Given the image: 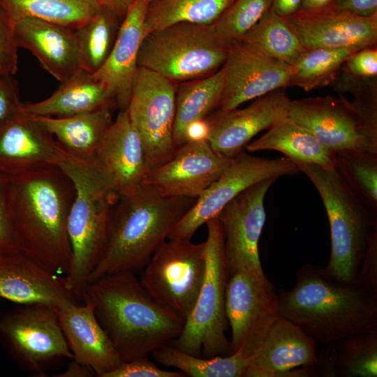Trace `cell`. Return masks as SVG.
<instances>
[{"label": "cell", "instance_id": "1", "mask_svg": "<svg viewBox=\"0 0 377 377\" xmlns=\"http://www.w3.org/2000/svg\"><path fill=\"white\" fill-rule=\"evenodd\" d=\"M9 179L20 251L50 272L65 276L72 254L68 223L75 197L73 182L57 165Z\"/></svg>", "mask_w": 377, "mask_h": 377}, {"label": "cell", "instance_id": "2", "mask_svg": "<svg viewBox=\"0 0 377 377\" xmlns=\"http://www.w3.org/2000/svg\"><path fill=\"white\" fill-rule=\"evenodd\" d=\"M89 301L123 362L148 357L181 334L185 320L157 302L133 272L103 276L87 283Z\"/></svg>", "mask_w": 377, "mask_h": 377}, {"label": "cell", "instance_id": "3", "mask_svg": "<svg viewBox=\"0 0 377 377\" xmlns=\"http://www.w3.org/2000/svg\"><path fill=\"white\" fill-rule=\"evenodd\" d=\"M195 200L168 197L142 184L118 193L105 241L88 283L103 276L142 270Z\"/></svg>", "mask_w": 377, "mask_h": 377}, {"label": "cell", "instance_id": "4", "mask_svg": "<svg viewBox=\"0 0 377 377\" xmlns=\"http://www.w3.org/2000/svg\"><path fill=\"white\" fill-rule=\"evenodd\" d=\"M277 295L281 316L320 345L377 326V294L338 282L318 265L304 264L293 288Z\"/></svg>", "mask_w": 377, "mask_h": 377}, {"label": "cell", "instance_id": "5", "mask_svg": "<svg viewBox=\"0 0 377 377\" xmlns=\"http://www.w3.org/2000/svg\"><path fill=\"white\" fill-rule=\"evenodd\" d=\"M56 165L75 188L68 223L72 254L65 279L68 289L83 302L89 277L102 251L110 209L119 192L96 156L80 158L63 149Z\"/></svg>", "mask_w": 377, "mask_h": 377}, {"label": "cell", "instance_id": "6", "mask_svg": "<svg viewBox=\"0 0 377 377\" xmlns=\"http://www.w3.org/2000/svg\"><path fill=\"white\" fill-rule=\"evenodd\" d=\"M296 165L315 186L327 215L331 249L323 267L326 274L338 282L356 284L361 260L377 233V217L357 200L334 170L309 163Z\"/></svg>", "mask_w": 377, "mask_h": 377}, {"label": "cell", "instance_id": "7", "mask_svg": "<svg viewBox=\"0 0 377 377\" xmlns=\"http://www.w3.org/2000/svg\"><path fill=\"white\" fill-rule=\"evenodd\" d=\"M229 47L214 24L178 22L145 36L138 65L174 82H185L219 70Z\"/></svg>", "mask_w": 377, "mask_h": 377}, {"label": "cell", "instance_id": "8", "mask_svg": "<svg viewBox=\"0 0 377 377\" xmlns=\"http://www.w3.org/2000/svg\"><path fill=\"white\" fill-rule=\"evenodd\" d=\"M205 272L195 304L180 335L170 345L195 356L229 355L226 290L229 278L223 236L217 217L206 223Z\"/></svg>", "mask_w": 377, "mask_h": 377}, {"label": "cell", "instance_id": "9", "mask_svg": "<svg viewBox=\"0 0 377 377\" xmlns=\"http://www.w3.org/2000/svg\"><path fill=\"white\" fill-rule=\"evenodd\" d=\"M0 343L22 370L36 376L73 358L56 308L43 303L17 304L3 312Z\"/></svg>", "mask_w": 377, "mask_h": 377}, {"label": "cell", "instance_id": "10", "mask_svg": "<svg viewBox=\"0 0 377 377\" xmlns=\"http://www.w3.org/2000/svg\"><path fill=\"white\" fill-rule=\"evenodd\" d=\"M205 265V242L168 239L142 268L139 280L157 302L186 320L200 293Z\"/></svg>", "mask_w": 377, "mask_h": 377}, {"label": "cell", "instance_id": "11", "mask_svg": "<svg viewBox=\"0 0 377 377\" xmlns=\"http://www.w3.org/2000/svg\"><path fill=\"white\" fill-rule=\"evenodd\" d=\"M226 313L231 329L229 355L240 352L251 359L281 317L277 291L264 272L242 270L229 276Z\"/></svg>", "mask_w": 377, "mask_h": 377}, {"label": "cell", "instance_id": "12", "mask_svg": "<svg viewBox=\"0 0 377 377\" xmlns=\"http://www.w3.org/2000/svg\"><path fill=\"white\" fill-rule=\"evenodd\" d=\"M176 89L174 82L138 67L126 109L142 142L149 172L177 149L173 139Z\"/></svg>", "mask_w": 377, "mask_h": 377}, {"label": "cell", "instance_id": "13", "mask_svg": "<svg viewBox=\"0 0 377 377\" xmlns=\"http://www.w3.org/2000/svg\"><path fill=\"white\" fill-rule=\"evenodd\" d=\"M300 172L296 164L283 156L262 158L246 150L232 158L222 175L195 200L170 232L168 239H188L240 193L261 181Z\"/></svg>", "mask_w": 377, "mask_h": 377}, {"label": "cell", "instance_id": "14", "mask_svg": "<svg viewBox=\"0 0 377 377\" xmlns=\"http://www.w3.org/2000/svg\"><path fill=\"white\" fill-rule=\"evenodd\" d=\"M288 117L335 152L359 150L377 153V135L366 127L351 102L343 97L290 100Z\"/></svg>", "mask_w": 377, "mask_h": 377}, {"label": "cell", "instance_id": "15", "mask_svg": "<svg viewBox=\"0 0 377 377\" xmlns=\"http://www.w3.org/2000/svg\"><path fill=\"white\" fill-rule=\"evenodd\" d=\"M276 179H265L249 187L227 204L216 216L223 236L229 276L242 270L264 272L258 249L266 219L264 202L267 191Z\"/></svg>", "mask_w": 377, "mask_h": 377}, {"label": "cell", "instance_id": "16", "mask_svg": "<svg viewBox=\"0 0 377 377\" xmlns=\"http://www.w3.org/2000/svg\"><path fill=\"white\" fill-rule=\"evenodd\" d=\"M223 91L216 108L229 110L271 91L288 87L293 66L238 41L230 45L223 65Z\"/></svg>", "mask_w": 377, "mask_h": 377}, {"label": "cell", "instance_id": "17", "mask_svg": "<svg viewBox=\"0 0 377 377\" xmlns=\"http://www.w3.org/2000/svg\"><path fill=\"white\" fill-rule=\"evenodd\" d=\"M232 159L216 153L207 141L186 142L170 160L149 172L143 184L164 196L196 200Z\"/></svg>", "mask_w": 377, "mask_h": 377}, {"label": "cell", "instance_id": "18", "mask_svg": "<svg viewBox=\"0 0 377 377\" xmlns=\"http://www.w3.org/2000/svg\"><path fill=\"white\" fill-rule=\"evenodd\" d=\"M284 89L255 98L244 108L217 110L207 117L210 124L207 142L211 147L221 156L234 158L258 133L288 117L290 99Z\"/></svg>", "mask_w": 377, "mask_h": 377}, {"label": "cell", "instance_id": "19", "mask_svg": "<svg viewBox=\"0 0 377 377\" xmlns=\"http://www.w3.org/2000/svg\"><path fill=\"white\" fill-rule=\"evenodd\" d=\"M284 19L306 50H357L377 43V15L362 17L328 7L315 11L299 10Z\"/></svg>", "mask_w": 377, "mask_h": 377}, {"label": "cell", "instance_id": "20", "mask_svg": "<svg viewBox=\"0 0 377 377\" xmlns=\"http://www.w3.org/2000/svg\"><path fill=\"white\" fill-rule=\"evenodd\" d=\"M63 148L21 110L0 121V173L8 179L56 165Z\"/></svg>", "mask_w": 377, "mask_h": 377}, {"label": "cell", "instance_id": "21", "mask_svg": "<svg viewBox=\"0 0 377 377\" xmlns=\"http://www.w3.org/2000/svg\"><path fill=\"white\" fill-rule=\"evenodd\" d=\"M0 298L54 308L79 304L65 276L50 272L20 251L0 254Z\"/></svg>", "mask_w": 377, "mask_h": 377}, {"label": "cell", "instance_id": "22", "mask_svg": "<svg viewBox=\"0 0 377 377\" xmlns=\"http://www.w3.org/2000/svg\"><path fill=\"white\" fill-rule=\"evenodd\" d=\"M14 28L18 47L29 50L60 82L82 70L75 29L34 17L20 20Z\"/></svg>", "mask_w": 377, "mask_h": 377}, {"label": "cell", "instance_id": "23", "mask_svg": "<svg viewBox=\"0 0 377 377\" xmlns=\"http://www.w3.org/2000/svg\"><path fill=\"white\" fill-rule=\"evenodd\" d=\"M56 311L73 360L89 367L98 377H105L123 362L89 301Z\"/></svg>", "mask_w": 377, "mask_h": 377}, {"label": "cell", "instance_id": "24", "mask_svg": "<svg viewBox=\"0 0 377 377\" xmlns=\"http://www.w3.org/2000/svg\"><path fill=\"white\" fill-rule=\"evenodd\" d=\"M147 0H136L122 20L105 62L93 75L110 91L121 110L126 109L138 68V56L145 34Z\"/></svg>", "mask_w": 377, "mask_h": 377}, {"label": "cell", "instance_id": "25", "mask_svg": "<svg viewBox=\"0 0 377 377\" xmlns=\"http://www.w3.org/2000/svg\"><path fill=\"white\" fill-rule=\"evenodd\" d=\"M317 343L297 325L281 316L251 357L244 377H285L317 360Z\"/></svg>", "mask_w": 377, "mask_h": 377}, {"label": "cell", "instance_id": "26", "mask_svg": "<svg viewBox=\"0 0 377 377\" xmlns=\"http://www.w3.org/2000/svg\"><path fill=\"white\" fill-rule=\"evenodd\" d=\"M96 156L112 177L119 193L142 185L148 174L144 147L127 109L119 110L106 131Z\"/></svg>", "mask_w": 377, "mask_h": 377}, {"label": "cell", "instance_id": "27", "mask_svg": "<svg viewBox=\"0 0 377 377\" xmlns=\"http://www.w3.org/2000/svg\"><path fill=\"white\" fill-rule=\"evenodd\" d=\"M60 83L51 96L35 103H22L21 110L29 115L61 117L117 108L107 87L84 70Z\"/></svg>", "mask_w": 377, "mask_h": 377}, {"label": "cell", "instance_id": "28", "mask_svg": "<svg viewBox=\"0 0 377 377\" xmlns=\"http://www.w3.org/2000/svg\"><path fill=\"white\" fill-rule=\"evenodd\" d=\"M314 367L317 376L376 377L377 326L320 345Z\"/></svg>", "mask_w": 377, "mask_h": 377}, {"label": "cell", "instance_id": "29", "mask_svg": "<svg viewBox=\"0 0 377 377\" xmlns=\"http://www.w3.org/2000/svg\"><path fill=\"white\" fill-rule=\"evenodd\" d=\"M247 152L272 150L296 163L334 170L336 152L321 144L306 128L288 117L279 121L245 147Z\"/></svg>", "mask_w": 377, "mask_h": 377}, {"label": "cell", "instance_id": "30", "mask_svg": "<svg viewBox=\"0 0 377 377\" xmlns=\"http://www.w3.org/2000/svg\"><path fill=\"white\" fill-rule=\"evenodd\" d=\"M111 108L68 117L31 115L50 133L64 150L77 157L96 156L98 145L112 124Z\"/></svg>", "mask_w": 377, "mask_h": 377}, {"label": "cell", "instance_id": "31", "mask_svg": "<svg viewBox=\"0 0 377 377\" xmlns=\"http://www.w3.org/2000/svg\"><path fill=\"white\" fill-rule=\"evenodd\" d=\"M225 82L224 70L198 79L183 82L176 89L173 139L177 147L184 142V131L191 121L203 119L216 109Z\"/></svg>", "mask_w": 377, "mask_h": 377}, {"label": "cell", "instance_id": "32", "mask_svg": "<svg viewBox=\"0 0 377 377\" xmlns=\"http://www.w3.org/2000/svg\"><path fill=\"white\" fill-rule=\"evenodd\" d=\"M11 22L34 17L77 29L91 18L100 5L96 0H0Z\"/></svg>", "mask_w": 377, "mask_h": 377}, {"label": "cell", "instance_id": "33", "mask_svg": "<svg viewBox=\"0 0 377 377\" xmlns=\"http://www.w3.org/2000/svg\"><path fill=\"white\" fill-rule=\"evenodd\" d=\"M269 57L294 66L306 50L286 20L271 8L239 40Z\"/></svg>", "mask_w": 377, "mask_h": 377}, {"label": "cell", "instance_id": "34", "mask_svg": "<svg viewBox=\"0 0 377 377\" xmlns=\"http://www.w3.org/2000/svg\"><path fill=\"white\" fill-rule=\"evenodd\" d=\"M234 0H151L145 19V34L178 22L214 24Z\"/></svg>", "mask_w": 377, "mask_h": 377}, {"label": "cell", "instance_id": "35", "mask_svg": "<svg viewBox=\"0 0 377 377\" xmlns=\"http://www.w3.org/2000/svg\"><path fill=\"white\" fill-rule=\"evenodd\" d=\"M122 20L100 6L91 18L75 29L82 70L93 74L101 68L114 45Z\"/></svg>", "mask_w": 377, "mask_h": 377}, {"label": "cell", "instance_id": "36", "mask_svg": "<svg viewBox=\"0 0 377 377\" xmlns=\"http://www.w3.org/2000/svg\"><path fill=\"white\" fill-rule=\"evenodd\" d=\"M163 366L177 369L190 377H244L250 358L240 352L226 356H195L168 345L151 355Z\"/></svg>", "mask_w": 377, "mask_h": 377}, {"label": "cell", "instance_id": "37", "mask_svg": "<svg viewBox=\"0 0 377 377\" xmlns=\"http://www.w3.org/2000/svg\"><path fill=\"white\" fill-rule=\"evenodd\" d=\"M334 168L357 200L377 217V153L337 151Z\"/></svg>", "mask_w": 377, "mask_h": 377}, {"label": "cell", "instance_id": "38", "mask_svg": "<svg viewBox=\"0 0 377 377\" xmlns=\"http://www.w3.org/2000/svg\"><path fill=\"white\" fill-rule=\"evenodd\" d=\"M355 51L349 48L306 50L293 66L288 87L309 91L335 84L346 59Z\"/></svg>", "mask_w": 377, "mask_h": 377}, {"label": "cell", "instance_id": "39", "mask_svg": "<svg viewBox=\"0 0 377 377\" xmlns=\"http://www.w3.org/2000/svg\"><path fill=\"white\" fill-rule=\"evenodd\" d=\"M271 4L272 0H234L214 24L216 34L228 45L239 41Z\"/></svg>", "mask_w": 377, "mask_h": 377}, {"label": "cell", "instance_id": "40", "mask_svg": "<svg viewBox=\"0 0 377 377\" xmlns=\"http://www.w3.org/2000/svg\"><path fill=\"white\" fill-rule=\"evenodd\" d=\"M20 251L12 213L10 179L0 173V254Z\"/></svg>", "mask_w": 377, "mask_h": 377}, {"label": "cell", "instance_id": "41", "mask_svg": "<svg viewBox=\"0 0 377 377\" xmlns=\"http://www.w3.org/2000/svg\"><path fill=\"white\" fill-rule=\"evenodd\" d=\"M14 24L0 6V76H13L18 68Z\"/></svg>", "mask_w": 377, "mask_h": 377}, {"label": "cell", "instance_id": "42", "mask_svg": "<svg viewBox=\"0 0 377 377\" xmlns=\"http://www.w3.org/2000/svg\"><path fill=\"white\" fill-rule=\"evenodd\" d=\"M180 371L160 369L148 357H140L122 362L105 377H184Z\"/></svg>", "mask_w": 377, "mask_h": 377}, {"label": "cell", "instance_id": "43", "mask_svg": "<svg viewBox=\"0 0 377 377\" xmlns=\"http://www.w3.org/2000/svg\"><path fill=\"white\" fill-rule=\"evenodd\" d=\"M348 75L360 79H371L377 76L376 45L358 50L352 53L343 66Z\"/></svg>", "mask_w": 377, "mask_h": 377}, {"label": "cell", "instance_id": "44", "mask_svg": "<svg viewBox=\"0 0 377 377\" xmlns=\"http://www.w3.org/2000/svg\"><path fill=\"white\" fill-rule=\"evenodd\" d=\"M356 284L377 294V233H375L361 260Z\"/></svg>", "mask_w": 377, "mask_h": 377}, {"label": "cell", "instance_id": "45", "mask_svg": "<svg viewBox=\"0 0 377 377\" xmlns=\"http://www.w3.org/2000/svg\"><path fill=\"white\" fill-rule=\"evenodd\" d=\"M22 103L13 76H0V121L20 110Z\"/></svg>", "mask_w": 377, "mask_h": 377}, {"label": "cell", "instance_id": "46", "mask_svg": "<svg viewBox=\"0 0 377 377\" xmlns=\"http://www.w3.org/2000/svg\"><path fill=\"white\" fill-rule=\"evenodd\" d=\"M330 7L362 17L377 15V0H335Z\"/></svg>", "mask_w": 377, "mask_h": 377}, {"label": "cell", "instance_id": "47", "mask_svg": "<svg viewBox=\"0 0 377 377\" xmlns=\"http://www.w3.org/2000/svg\"><path fill=\"white\" fill-rule=\"evenodd\" d=\"M210 124L207 117L190 122L184 131V142L207 141Z\"/></svg>", "mask_w": 377, "mask_h": 377}, {"label": "cell", "instance_id": "48", "mask_svg": "<svg viewBox=\"0 0 377 377\" xmlns=\"http://www.w3.org/2000/svg\"><path fill=\"white\" fill-rule=\"evenodd\" d=\"M301 2L302 0H272L271 9L286 18L299 10Z\"/></svg>", "mask_w": 377, "mask_h": 377}, {"label": "cell", "instance_id": "49", "mask_svg": "<svg viewBox=\"0 0 377 377\" xmlns=\"http://www.w3.org/2000/svg\"><path fill=\"white\" fill-rule=\"evenodd\" d=\"M98 3L116 13L122 20L136 0H96Z\"/></svg>", "mask_w": 377, "mask_h": 377}, {"label": "cell", "instance_id": "50", "mask_svg": "<svg viewBox=\"0 0 377 377\" xmlns=\"http://www.w3.org/2000/svg\"><path fill=\"white\" fill-rule=\"evenodd\" d=\"M94 371L87 366L82 364L75 360H71L66 369L58 377H89L93 376Z\"/></svg>", "mask_w": 377, "mask_h": 377}, {"label": "cell", "instance_id": "51", "mask_svg": "<svg viewBox=\"0 0 377 377\" xmlns=\"http://www.w3.org/2000/svg\"><path fill=\"white\" fill-rule=\"evenodd\" d=\"M335 0H302L299 10L315 11L330 7Z\"/></svg>", "mask_w": 377, "mask_h": 377}, {"label": "cell", "instance_id": "52", "mask_svg": "<svg viewBox=\"0 0 377 377\" xmlns=\"http://www.w3.org/2000/svg\"><path fill=\"white\" fill-rule=\"evenodd\" d=\"M147 1H148V2H149L151 0H147Z\"/></svg>", "mask_w": 377, "mask_h": 377}]
</instances>
